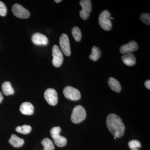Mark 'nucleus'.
<instances>
[{"label": "nucleus", "mask_w": 150, "mask_h": 150, "mask_svg": "<svg viewBox=\"0 0 150 150\" xmlns=\"http://www.w3.org/2000/svg\"><path fill=\"white\" fill-rule=\"evenodd\" d=\"M106 125L108 130L115 137L119 138L124 134L125 125L118 115L113 113L108 115L106 118Z\"/></svg>", "instance_id": "obj_1"}, {"label": "nucleus", "mask_w": 150, "mask_h": 150, "mask_svg": "<svg viewBox=\"0 0 150 150\" xmlns=\"http://www.w3.org/2000/svg\"><path fill=\"white\" fill-rule=\"evenodd\" d=\"M86 115V113L84 108L81 105H76L73 109L71 120L74 123H80L85 120Z\"/></svg>", "instance_id": "obj_2"}, {"label": "nucleus", "mask_w": 150, "mask_h": 150, "mask_svg": "<svg viewBox=\"0 0 150 150\" xmlns=\"http://www.w3.org/2000/svg\"><path fill=\"white\" fill-rule=\"evenodd\" d=\"M61 130V127L58 126L53 127L50 131L51 137L53 138L54 143L59 147L64 146L67 144V139L65 137H62L59 134Z\"/></svg>", "instance_id": "obj_3"}, {"label": "nucleus", "mask_w": 150, "mask_h": 150, "mask_svg": "<svg viewBox=\"0 0 150 150\" xmlns=\"http://www.w3.org/2000/svg\"><path fill=\"white\" fill-rule=\"evenodd\" d=\"M110 14L107 10L103 11L98 17V22L100 27L106 31H109L112 28V23L110 20Z\"/></svg>", "instance_id": "obj_4"}, {"label": "nucleus", "mask_w": 150, "mask_h": 150, "mask_svg": "<svg viewBox=\"0 0 150 150\" xmlns=\"http://www.w3.org/2000/svg\"><path fill=\"white\" fill-rule=\"evenodd\" d=\"M80 4L82 7L80 16L83 20H86L88 18L92 11L91 1L90 0H81L80 1Z\"/></svg>", "instance_id": "obj_5"}, {"label": "nucleus", "mask_w": 150, "mask_h": 150, "mask_svg": "<svg viewBox=\"0 0 150 150\" xmlns=\"http://www.w3.org/2000/svg\"><path fill=\"white\" fill-rule=\"evenodd\" d=\"M63 93L67 99L72 100H77L80 99L81 94L76 88L71 86H67L64 88Z\"/></svg>", "instance_id": "obj_6"}, {"label": "nucleus", "mask_w": 150, "mask_h": 150, "mask_svg": "<svg viewBox=\"0 0 150 150\" xmlns=\"http://www.w3.org/2000/svg\"><path fill=\"white\" fill-rule=\"evenodd\" d=\"M53 59L52 63L54 67L58 68L62 65L64 60L63 54L57 45H55L52 48Z\"/></svg>", "instance_id": "obj_7"}, {"label": "nucleus", "mask_w": 150, "mask_h": 150, "mask_svg": "<svg viewBox=\"0 0 150 150\" xmlns=\"http://www.w3.org/2000/svg\"><path fill=\"white\" fill-rule=\"evenodd\" d=\"M12 11L15 16L20 18H28L30 15L29 11L19 4H14L12 8Z\"/></svg>", "instance_id": "obj_8"}, {"label": "nucleus", "mask_w": 150, "mask_h": 150, "mask_svg": "<svg viewBox=\"0 0 150 150\" xmlns=\"http://www.w3.org/2000/svg\"><path fill=\"white\" fill-rule=\"evenodd\" d=\"M59 44L62 51L66 56L71 55V51L70 46L69 40L67 34L63 33L59 39Z\"/></svg>", "instance_id": "obj_9"}, {"label": "nucleus", "mask_w": 150, "mask_h": 150, "mask_svg": "<svg viewBox=\"0 0 150 150\" xmlns=\"http://www.w3.org/2000/svg\"><path fill=\"white\" fill-rule=\"evenodd\" d=\"M44 98L47 103L51 105H55L58 101V94L54 89L48 88L44 94Z\"/></svg>", "instance_id": "obj_10"}, {"label": "nucleus", "mask_w": 150, "mask_h": 150, "mask_svg": "<svg viewBox=\"0 0 150 150\" xmlns=\"http://www.w3.org/2000/svg\"><path fill=\"white\" fill-rule=\"evenodd\" d=\"M33 43L38 46H46L48 44V38L46 35L39 33H36L31 37Z\"/></svg>", "instance_id": "obj_11"}, {"label": "nucleus", "mask_w": 150, "mask_h": 150, "mask_svg": "<svg viewBox=\"0 0 150 150\" xmlns=\"http://www.w3.org/2000/svg\"><path fill=\"white\" fill-rule=\"evenodd\" d=\"M139 45L138 43L136 41L132 40L127 44L122 45L120 47V51L121 54H125L132 53V52L137 51Z\"/></svg>", "instance_id": "obj_12"}, {"label": "nucleus", "mask_w": 150, "mask_h": 150, "mask_svg": "<svg viewBox=\"0 0 150 150\" xmlns=\"http://www.w3.org/2000/svg\"><path fill=\"white\" fill-rule=\"evenodd\" d=\"M34 108L32 103L25 102L22 103L20 110L22 113L25 115H31L34 112Z\"/></svg>", "instance_id": "obj_13"}, {"label": "nucleus", "mask_w": 150, "mask_h": 150, "mask_svg": "<svg viewBox=\"0 0 150 150\" xmlns=\"http://www.w3.org/2000/svg\"><path fill=\"white\" fill-rule=\"evenodd\" d=\"M121 60L126 66L131 67L136 63V57L132 53L124 54L121 57Z\"/></svg>", "instance_id": "obj_14"}, {"label": "nucleus", "mask_w": 150, "mask_h": 150, "mask_svg": "<svg viewBox=\"0 0 150 150\" xmlns=\"http://www.w3.org/2000/svg\"><path fill=\"white\" fill-rule=\"evenodd\" d=\"M9 142L13 147L19 148L21 147L24 144V140L18 137L15 134H12L11 136Z\"/></svg>", "instance_id": "obj_15"}, {"label": "nucleus", "mask_w": 150, "mask_h": 150, "mask_svg": "<svg viewBox=\"0 0 150 150\" xmlns=\"http://www.w3.org/2000/svg\"><path fill=\"white\" fill-rule=\"evenodd\" d=\"M108 84L111 89L116 92H120L121 90V84L114 78L110 77L108 80Z\"/></svg>", "instance_id": "obj_16"}, {"label": "nucleus", "mask_w": 150, "mask_h": 150, "mask_svg": "<svg viewBox=\"0 0 150 150\" xmlns=\"http://www.w3.org/2000/svg\"><path fill=\"white\" fill-rule=\"evenodd\" d=\"M2 90L4 94L6 96L13 95L14 93V91L11 86V84L9 81L4 82L2 85Z\"/></svg>", "instance_id": "obj_17"}, {"label": "nucleus", "mask_w": 150, "mask_h": 150, "mask_svg": "<svg viewBox=\"0 0 150 150\" xmlns=\"http://www.w3.org/2000/svg\"><path fill=\"white\" fill-rule=\"evenodd\" d=\"M101 55V52L98 47L93 46L91 49V54L90 55L89 59L92 61L96 62Z\"/></svg>", "instance_id": "obj_18"}, {"label": "nucleus", "mask_w": 150, "mask_h": 150, "mask_svg": "<svg viewBox=\"0 0 150 150\" xmlns=\"http://www.w3.org/2000/svg\"><path fill=\"white\" fill-rule=\"evenodd\" d=\"M41 144L44 146L43 150H54V146L53 142L48 138H45L42 140Z\"/></svg>", "instance_id": "obj_19"}, {"label": "nucleus", "mask_w": 150, "mask_h": 150, "mask_svg": "<svg viewBox=\"0 0 150 150\" xmlns=\"http://www.w3.org/2000/svg\"><path fill=\"white\" fill-rule=\"evenodd\" d=\"M16 130L17 132L21 134H27L31 132L32 128L29 125H24L22 126H18L17 127Z\"/></svg>", "instance_id": "obj_20"}, {"label": "nucleus", "mask_w": 150, "mask_h": 150, "mask_svg": "<svg viewBox=\"0 0 150 150\" xmlns=\"http://www.w3.org/2000/svg\"><path fill=\"white\" fill-rule=\"evenodd\" d=\"M72 34L75 40L77 42L80 41L81 39V32L79 28L76 26L73 28L72 30Z\"/></svg>", "instance_id": "obj_21"}, {"label": "nucleus", "mask_w": 150, "mask_h": 150, "mask_svg": "<svg viewBox=\"0 0 150 150\" xmlns=\"http://www.w3.org/2000/svg\"><path fill=\"white\" fill-rule=\"evenodd\" d=\"M140 19L144 23L150 25V14L149 13H143L140 16Z\"/></svg>", "instance_id": "obj_22"}, {"label": "nucleus", "mask_w": 150, "mask_h": 150, "mask_svg": "<svg viewBox=\"0 0 150 150\" xmlns=\"http://www.w3.org/2000/svg\"><path fill=\"white\" fill-rule=\"evenodd\" d=\"M129 148L131 149H137L142 146V145L140 142L137 140H133L130 141L129 143Z\"/></svg>", "instance_id": "obj_23"}, {"label": "nucleus", "mask_w": 150, "mask_h": 150, "mask_svg": "<svg viewBox=\"0 0 150 150\" xmlns=\"http://www.w3.org/2000/svg\"><path fill=\"white\" fill-rule=\"evenodd\" d=\"M7 11V10L5 4L0 1V16H5L6 15Z\"/></svg>", "instance_id": "obj_24"}, {"label": "nucleus", "mask_w": 150, "mask_h": 150, "mask_svg": "<svg viewBox=\"0 0 150 150\" xmlns=\"http://www.w3.org/2000/svg\"><path fill=\"white\" fill-rule=\"evenodd\" d=\"M145 86L148 89H150V80H148L145 82Z\"/></svg>", "instance_id": "obj_25"}, {"label": "nucleus", "mask_w": 150, "mask_h": 150, "mask_svg": "<svg viewBox=\"0 0 150 150\" xmlns=\"http://www.w3.org/2000/svg\"><path fill=\"white\" fill-rule=\"evenodd\" d=\"M3 99H4V97H3L2 94L0 92V103L2 101Z\"/></svg>", "instance_id": "obj_26"}, {"label": "nucleus", "mask_w": 150, "mask_h": 150, "mask_svg": "<svg viewBox=\"0 0 150 150\" xmlns=\"http://www.w3.org/2000/svg\"><path fill=\"white\" fill-rule=\"evenodd\" d=\"M62 0H55V2H56V3H60V2H61L62 1Z\"/></svg>", "instance_id": "obj_27"}, {"label": "nucleus", "mask_w": 150, "mask_h": 150, "mask_svg": "<svg viewBox=\"0 0 150 150\" xmlns=\"http://www.w3.org/2000/svg\"><path fill=\"white\" fill-rule=\"evenodd\" d=\"M131 150H139V149H131Z\"/></svg>", "instance_id": "obj_28"}, {"label": "nucleus", "mask_w": 150, "mask_h": 150, "mask_svg": "<svg viewBox=\"0 0 150 150\" xmlns=\"http://www.w3.org/2000/svg\"><path fill=\"white\" fill-rule=\"evenodd\" d=\"M110 19H113V18H112V17H110Z\"/></svg>", "instance_id": "obj_29"}]
</instances>
